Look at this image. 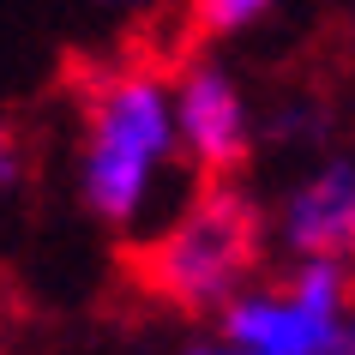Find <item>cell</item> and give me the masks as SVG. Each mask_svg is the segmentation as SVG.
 <instances>
[{"label":"cell","instance_id":"5b68a950","mask_svg":"<svg viewBox=\"0 0 355 355\" xmlns=\"http://www.w3.org/2000/svg\"><path fill=\"white\" fill-rule=\"evenodd\" d=\"M283 247L301 265H343L355 259V163L331 157L283 199Z\"/></svg>","mask_w":355,"mask_h":355},{"label":"cell","instance_id":"277c9868","mask_svg":"<svg viewBox=\"0 0 355 355\" xmlns=\"http://www.w3.org/2000/svg\"><path fill=\"white\" fill-rule=\"evenodd\" d=\"M168 121H175V145L199 163L205 181H229L253 150V121H247L241 85L211 60L181 73V85L168 91Z\"/></svg>","mask_w":355,"mask_h":355},{"label":"cell","instance_id":"6da1fadb","mask_svg":"<svg viewBox=\"0 0 355 355\" xmlns=\"http://www.w3.org/2000/svg\"><path fill=\"white\" fill-rule=\"evenodd\" d=\"M265 247V217L235 181H205L175 223L139 253V277L181 313H223L247 289Z\"/></svg>","mask_w":355,"mask_h":355},{"label":"cell","instance_id":"8992f818","mask_svg":"<svg viewBox=\"0 0 355 355\" xmlns=\"http://www.w3.org/2000/svg\"><path fill=\"white\" fill-rule=\"evenodd\" d=\"M277 0H193V19H199V31H211V37H229V31H247L253 19H265Z\"/></svg>","mask_w":355,"mask_h":355},{"label":"cell","instance_id":"3957f363","mask_svg":"<svg viewBox=\"0 0 355 355\" xmlns=\"http://www.w3.org/2000/svg\"><path fill=\"white\" fill-rule=\"evenodd\" d=\"M343 265H295V277L271 289H241L217 313V343H193L187 355H325L343 325Z\"/></svg>","mask_w":355,"mask_h":355},{"label":"cell","instance_id":"7a4b0ae2","mask_svg":"<svg viewBox=\"0 0 355 355\" xmlns=\"http://www.w3.org/2000/svg\"><path fill=\"white\" fill-rule=\"evenodd\" d=\"M168 150H175V121H168V85L157 73H103L85 91L78 187L103 223H132L145 211Z\"/></svg>","mask_w":355,"mask_h":355},{"label":"cell","instance_id":"52a82bcc","mask_svg":"<svg viewBox=\"0 0 355 355\" xmlns=\"http://www.w3.org/2000/svg\"><path fill=\"white\" fill-rule=\"evenodd\" d=\"M19 181V139H12V127H0V193Z\"/></svg>","mask_w":355,"mask_h":355},{"label":"cell","instance_id":"ba28073f","mask_svg":"<svg viewBox=\"0 0 355 355\" xmlns=\"http://www.w3.org/2000/svg\"><path fill=\"white\" fill-rule=\"evenodd\" d=\"M325 355H355V319H343V325H337V337L325 343Z\"/></svg>","mask_w":355,"mask_h":355}]
</instances>
